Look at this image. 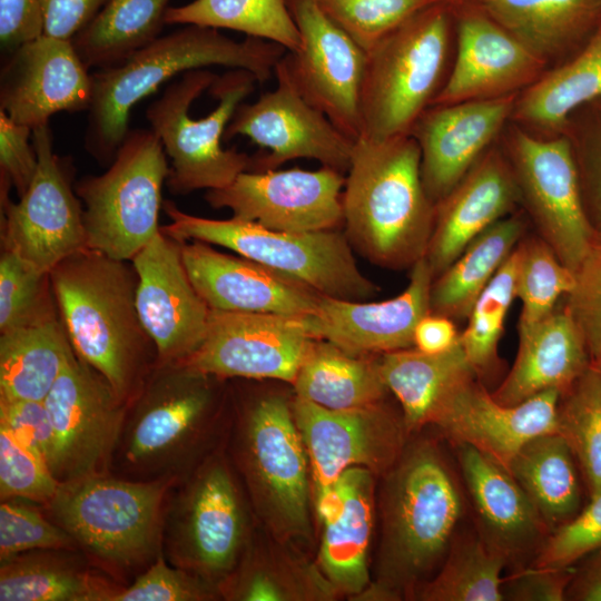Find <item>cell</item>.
Returning a JSON list of instances; mask_svg holds the SVG:
<instances>
[{"instance_id":"6da1fadb","label":"cell","mask_w":601,"mask_h":601,"mask_svg":"<svg viewBox=\"0 0 601 601\" xmlns=\"http://www.w3.org/2000/svg\"><path fill=\"white\" fill-rule=\"evenodd\" d=\"M376 502L381 535L374 578L356 600L415 597L449 551L462 516L456 480L435 445L416 442L384 474Z\"/></svg>"},{"instance_id":"7a4b0ae2","label":"cell","mask_w":601,"mask_h":601,"mask_svg":"<svg viewBox=\"0 0 601 601\" xmlns=\"http://www.w3.org/2000/svg\"><path fill=\"white\" fill-rule=\"evenodd\" d=\"M50 279L76 355L130 403L157 364L136 306L132 263L85 247L55 266Z\"/></svg>"},{"instance_id":"3957f363","label":"cell","mask_w":601,"mask_h":601,"mask_svg":"<svg viewBox=\"0 0 601 601\" xmlns=\"http://www.w3.org/2000/svg\"><path fill=\"white\" fill-rule=\"evenodd\" d=\"M346 174L343 226L352 248L376 266L412 268L426 254L435 218L417 141L359 137Z\"/></svg>"},{"instance_id":"277c9868","label":"cell","mask_w":601,"mask_h":601,"mask_svg":"<svg viewBox=\"0 0 601 601\" xmlns=\"http://www.w3.org/2000/svg\"><path fill=\"white\" fill-rule=\"evenodd\" d=\"M286 52L272 41L254 37L237 41L196 24L159 36L120 63L91 73L85 148L98 161H111L129 131L134 106L176 76L223 66L247 70L263 83Z\"/></svg>"},{"instance_id":"5b68a950","label":"cell","mask_w":601,"mask_h":601,"mask_svg":"<svg viewBox=\"0 0 601 601\" xmlns=\"http://www.w3.org/2000/svg\"><path fill=\"white\" fill-rule=\"evenodd\" d=\"M256 82L244 69H230L219 77L197 69L170 82L148 106L146 118L170 161L166 183L170 193L224 188L253 169V157L225 149L221 139Z\"/></svg>"},{"instance_id":"8992f818","label":"cell","mask_w":601,"mask_h":601,"mask_svg":"<svg viewBox=\"0 0 601 601\" xmlns=\"http://www.w3.org/2000/svg\"><path fill=\"white\" fill-rule=\"evenodd\" d=\"M453 24L452 6L439 1L366 52L361 137L386 140L411 134L443 87Z\"/></svg>"},{"instance_id":"52a82bcc","label":"cell","mask_w":601,"mask_h":601,"mask_svg":"<svg viewBox=\"0 0 601 601\" xmlns=\"http://www.w3.org/2000/svg\"><path fill=\"white\" fill-rule=\"evenodd\" d=\"M164 209L170 219L160 226L166 235L180 242L200 240L228 248L322 296L366 300L378 290L358 268L344 231L273 230L235 217L210 219L190 215L169 200L164 203Z\"/></svg>"},{"instance_id":"ba28073f","label":"cell","mask_w":601,"mask_h":601,"mask_svg":"<svg viewBox=\"0 0 601 601\" xmlns=\"http://www.w3.org/2000/svg\"><path fill=\"white\" fill-rule=\"evenodd\" d=\"M236 436V462L269 536L290 546L309 543V463L292 403L278 395L254 401L243 411Z\"/></svg>"},{"instance_id":"9c48e42d","label":"cell","mask_w":601,"mask_h":601,"mask_svg":"<svg viewBox=\"0 0 601 601\" xmlns=\"http://www.w3.org/2000/svg\"><path fill=\"white\" fill-rule=\"evenodd\" d=\"M213 377L183 363L152 368L128 405L117 443L129 472L175 479L194 460L211 424Z\"/></svg>"},{"instance_id":"30bf717a","label":"cell","mask_w":601,"mask_h":601,"mask_svg":"<svg viewBox=\"0 0 601 601\" xmlns=\"http://www.w3.org/2000/svg\"><path fill=\"white\" fill-rule=\"evenodd\" d=\"M168 157L151 129L129 130L109 168L82 177L75 191L83 209L87 247L129 260L160 231Z\"/></svg>"},{"instance_id":"8fae6325","label":"cell","mask_w":601,"mask_h":601,"mask_svg":"<svg viewBox=\"0 0 601 601\" xmlns=\"http://www.w3.org/2000/svg\"><path fill=\"white\" fill-rule=\"evenodd\" d=\"M174 480L127 481L92 474L60 484L49 506L58 525L91 555L129 568L155 555L165 495Z\"/></svg>"},{"instance_id":"7c38bea8","label":"cell","mask_w":601,"mask_h":601,"mask_svg":"<svg viewBox=\"0 0 601 601\" xmlns=\"http://www.w3.org/2000/svg\"><path fill=\"white\" fill-rule=\"evenodd\" d=\"M248 543L247 518L223 455L207 457L174 502L167 530L169 555L218 589ZM219 592V591H218Z\"/></svg>"},{"instance_id":"4fadbf2b","label":"cell","mask_w":601,"mask_h":601,"mask_svg":"<svg viewBox=\"0 0 601 601\" xmlns=\"http://www.w3.org/2000/svg\"><path fill=\"white\" fill-rule=\"evenodd\" d=\"M509 162L534 233L575 273L598 235L587 214L570 140H542L518 130Z\"/></svg>"},{"instance_id":"5bb4252c","label":"cell","mask_w":601,"mask_h":601,"mask_svg":"<svg viewBox=\"0 0 601 601\" xmlns=\"http://www.w3.org/2000/svg\"><path fill=\"white\" fill-rule=\"evenodd\" d=\"M32 141L38 165L28 189L13 203L1 187L2 249L50 273L87 247L83 209L67 164L53 151L49 124L32 129Z\"/></svg>"},{"instance_id":"9a60e30c","label":"cell","mask_w":601,"mask_h":601,"mask_svg":"<svg viewBox=\"0 0 601 601\" xmlns=\"http://www.w3.org/2000/svg\"><path fill=\"white\" fill-rule=\"evenodd\" d=\"M292 411L308 457L314 513L346 470L361 466L384 475L406 446L403 418L382 403L329 410L295 397Z\"/></svg>"},{"instance_id":"2e32d148","label":"cell","mask_w":601,"mask_h":601,"mask_svg":"<svg viewBox=\"0 0 601 601\" xmlns=\"http://www.w3.org/2000/svg\"><path fill=\"white\" fill-rule=\"evenodd\" d=\"M53 432L49 467L62 484L104 473L129 403L76 353L45 398Z\"/></svg>"},{"instance_id":"e0dca14e","label":"cell","mask_w":601,"mask_h":601,"mask_svg":"<svg viewBox=\"0 0 601 601\" xmlns=\"http://www.w3.org/2000/svg\"><path fill=\"white\" fill-rule=\"evenodd\" d=\"M299 33L280 59L298 92L351 139L361 137V90L366 52L316 0H285Z\"/></svg>"},{"instance_id":"ac0fdd59","label":"cell","mask_w":601,"mask_h":601,"mask_svg":"<svg viewBox=\"0 0 601 601\" xmlns=\"http://www.w3.org/2000/svg\"><path fill=\"white\" fill-rule=\"evenodd\" d=\"M275 89L252 104L242 102L224 138L248 137L265 154L255 156L254 171L276 169L294 159H313L345 174L354 141L295 88L280 60L275 67Z\"/></svg>"},{"instance_id":"d6986e66","label":"cell","mask_w":601,"mask_h":601,"mask_svg":"<svg viewBox=\"0 0 601 601\" xmlns=\"http://www.w3.org/2000/svg\"><path fill=\"white\" fill-rule=\"evenodd\" d=\"M345 175L331 167L246 170L233 183L207 190L213 208H228L233 217L273 230L311 233L343 225Z\"/></svg>"},{"instance_id":"ffe728a7","label":"cell","mask_w":601,"mask_h":601,"mask_svg":"<svg viewBox=\"0 0 601 601\" xmlns=\"http://www.w3.org/2000/svg\"><path fill=\"white\" fill-rule=\"evenodd\" d=\"M313 339L304 317L210 309L203 343L183 364L218 378L293 384Z\"/></svg>"},{"instance_id":"44dd1931","label":"cell","mask_w":601,"mask_h":601,"mask_svg":"<svg viewBox=\"0 0 601 601\" xmlns=\"http://www.w3.org/2000/svg\"><path fill=\"white\" fill-rule=\"evenodd\" d=\"M136 306L156 365L185 362L203 343L210 308L186 270L181 242L160 231L132 258Z\"/></svg>"},{"instance_id":"7402d4cb","label":"cell","mask_w":601,"mask_h":601,"mask_svg":"<svg viewBox=\"0 0 601 601\" xmlns=\"http://www.w3.org/2000/svg\"><path fill=\"white\" fill-rule=\"evenodd\" d=\"M560 395L549 390L508 406L495 401L473 376L439 401L427 424L437 426L454 445H470L508 470L524 444L556 432Z\"/></svg>"},{"instance_id":"603a6c76","label":"cell","mask_w":601,"mask_h":601,"mask_svg":"<svg viewBox=\"0 0 601 601\" xmlns=\"http://www.w3.org/2000/svg\"><path fill=\"white\" fill-rule=\"evenodd\" d=\"M451 6L457 36L456 57L432 106L514 95L541 77L544 60L475 0Z\"/></svg>"},{"instance_id":"cb8c5ba5","label":"cell","mask_w":601,"mask_h":601,"mask_svg":"<svg viewBox=\"0 0 601 601\" xmlns=\"http://www.w3.org/2000/svg\"><path fill=\"white\" fill-rule=\"evenodd\" d=\"M8 56L0 110L11 120L35 129L58 112L88 111L92 77L72 40L41 35Z\"/></svg>"},{"instance_id":"d4e9b609","label":"cell","mask_w":601,"mask_h":601,"mask_svg":"<svg viewBox=\"0 0 601 601\" xmlns=\"http://www.w3.org/2000/svg\"><path fill=\"white\" fill-rule=\"evenodd\" d=\"M433 279L423 257L412 266L407 287L391 299L363 302L321 296L315 313L304 316L307 329L314 338L354 354L412 348L416 324L431 313Z\"/></svg>"},{"instance_id":"484cf974","label":"cell","mask_w":601,"mask_h":601,"mask_svg":"<svg viewBox=\"0 0 601 601\" xmlns=\"http://www.w3.org/2000/svg\"><path fill=\"white\" fill-rule=\"evenodd\" d=\"M183 260L195 288L214 311L304 317L322 295L240 255L200 240L181 242Z\"/></svg>"},{"instance_id":"4316f807","label":"cell","mask_w":601,"mask_h":601,"mask_svg":"<svg viewBox=\"0 0 601 601\" xmlns=\"http://www.w3.org/2000/svg\"><path fill=\"white\" fill-rule=\"evenodd\" d=\"M514 106L515 95H509L433 105L422 114L410 135L420 146L422 183L434 205L483 156Z\"/></svg>"},{"instance_id":"83f0119b","label":"cell","mask_w":601,"mask_h":601,"mask_svg":"<svg viewBox=\"0 0 601 601\" xmlns=\"http://www.w3.org/2000/svg\"><path fill=\"white\" fill-rule=\"evenodd\" d=\"M375 476L361 466L346 470L315 513L321 529L315 562L337 597L356 600L372 580L368 559L377 511Z\"/></svg>"},{"instance_id":"f1b7e54d","label":"cell","mask_w":601,"mask_h":601,"mask_svg":"<svg viewBox=\"0 0 601 601\" xmlns=\"http://www.w3.org/2000/svg\"><path fill=\"white\" fill-rule=\"evenodd\" d=\"M520 203L509 160L484 154L435 205L433 231L424 258L433 277L442 274L487 227L514 213Z\"/></svg>"},{"instance_id":"f546056e","label":"cell","mask_w":601,"mask_h":601,"mask_svg":"<svg viewBox=\"0 0 601 601\" xmlns=\"http://www.w3.org/2000/svg\"><path fill=\"white\" fill-rule=\"evenodd\" d=\"M590 365L583 334L562 298L549 316L519 335L515 361L491 394L508 406L549 390L562 394Z\"/></svg>"},{"instance_id":"4dcf8cb0","label":"cell","mask_w":601,"mask_h":601,"mask_svg":"<svg viewBox=\"0 0 601 601\" xmlns=\"http://www.w3.org/2000/svg\"><path fill=\"white\" fill-rule=\"evenodd\" d=\"M456 447L485 541L506 559L531 549L549 529L524 490L490 456L470 445Z\"/></svg>"},{"instance_id":"1f68e13d","label":"cell","mask_w":601,"mask_h":601,"mask_svg":"<svg viewBox=\"0 0 601 601\" xmlns=\"http://www.w3.org/2000/svg\"><path fill=\"white\" fill-rule=\"evenodd\" d=\"M293 546L270 536L252 543L230 574L218 585L219 595L237 601H329L334 589L311 562Z\"/></svg>"},{"instance_id":"d6a6232c","label":"cell","mask_w":601,"mask_h":601,"mask_svg":"<svg viewBox=\"0 0 601 601\" xmlns=\"http://www.w3.org/2000/svg\"><path fill=\"white\" fill-rule=\"evenodd\" d=\"M529 219L512 213L477 235L432 282L430 311L452 321L467 319L471 308L528 233Z\"/></svg>"},{"instance_id":"836d02e7","label":"cell","mask_w":601,"mask_h":601,"mask_svg":"<svg viewBox=\"0 0 601 601\" xmlns=\"http://www.w3.org/2000/svg\"><path fill=\"white\" fill-rule=\"evenodd\" d=\"M73 354L60 313L0 333V398L45 401Z\"/></svg>"},{"instance_id":"e575fe53","label":"cell","mask_w":601,"mask_h":601,"mask_svg":"<svg viewBox=\"0 0 601 601\" xmlns=\"http://www.w3.org/2000/svg\"><path fill=\"white\" fill-rule=\"evenodd\" d=\"M296 397L329 410L382 403L388 391L378 359L314 338L293 382Z\"/></svg>"},{"instance_id":"d590c367","label":"cell","mask_w":601,"mask_h":601,"mask_svg":"<svg viewBox=\"0 0 601 601\" xmlns=\"http://www.w3.org/2000/svg\"><path fill=\"white\" fill-rule=\"evenodd\" d=\"M475 1L543 60L589 39L601 23V0Z\"/></svg>"},{"instance_id":"8d00e7d4","label":"cell","mask_w":601,"mask_h":601,"mask_svg":"<svg viewBox=\"0 0 601 601\" xmlns=\"http://www.w3.org/2000/svg\"><path fill=\"white\" fill-rule=\"evenodd\" d=\"M382 378L402 407L407 433L427 424L439 401L459 383L476 376L459 342L450 349L427 354L406 348L378 358Z\"/></svg>"},{"instance_id":"74e56055","label":"cell","mask_w":601,"mask_h":601,"mask_svg":"<svg viewBox=\"0 0 601 601\" xmlns=\"http://www.w3.org/2000/svg\"><path fill=\"white\" fill-rule=\"evenodd\" d=\"M577 461L565 440L539 435L516 453L508 471L524 490L549 530L554 531L582 510Z\"/></svg>"},{"instance_id":"f35d334b","label":"cell","mask_w":601,"mask_h":601,"mask_svg":"<svg viewBox=\"0 0 601 601\" xmlns=\"http://www.w3.org/2000/svg\"><path fill=\"white\" fill-rule=\"evenodd\" d=\"M598 99H601V23L573 59L525 89L513 114L525 124L556 128L575 109Z\"/></svg>"},{"instance_id":"ab89813d","label":"cell","mask_w":601,"mask_h":601,"mask_svg":"<svg viewBox=\"0 0 601 601\" xmlns=\"http://www.w3.org/2000/svg\"><path fill=\"white\" fill-rule=\"evenodd\" d=\"M169 0H108L72 43L87 68L120 63L160 36Z\"/></svg>"},{"instance_id":"60d3db41","label":"cell","mask_w":601,"mask_h":601,"mask_svg":"<svg viewBox=\"0 0 601 601\" xmlns=\"http://www.w3.org/2000/svg\"><path fill=\"white\" fill-rule=\"evenodd\" d=\"M49 551L1 561L0 601H109L118 589Z\"/></svg>"},{"instance_id":"b9f144b4","label":"cell","mask_w":601,"mask_h":601,"mask_svg":"<svg viewBox=\"0 0 601 601\" xmlns=\"http://www.w3.org/2000/svg\"><path fill=\"white\" fill-rule=\"evenodd\" d=\"M166 24L228 29L280 45L298 47L299 33L285 0H193L169 7Z\"/></svg>"},{"instance_id":"7bdbcfd3","label":"cell","mask_w":601,"mask_h":601,"mask_svg":"<svg viewBox=\"0 0 601 601\" xmlns=\"http://www.w3.org/2000/svg\"><path fill=\"white\" fill-rule=\"evenodd\" d=\"M506 556L480 538L451 543L439 573L426 580L415 597L423 601L504 600L501 572Z\"/></svg>"},{"instance_id":"ee69618b","label":"cell","mask_w":601,"mask_h":601,"mask_svg":"<svg viewBox=\"0 0 601 601\" xmlns=\"http://www.w3.org/2000/svg\"><path fill=\"white\" fill-rule=\"evenodd\" d=\"M556 432L582 473L589 497L601 492V368H589L560 395Z\"/></svg>"},{"instance_id":"f6af8a7d","label":"cell","mask_w":601,"mask_h":601,"mask_svg":"<svg viewBox=\"0 0 601 601\" xmlns=\"http://www.w3.org/2000/svg\"><path fill=\"white\" fill-rule=\"evenodd\" d=\"M518 264L519 253L515 247L474 302L466 319L467 325L460 333L463 351L481 382L494 377L502 367L499 343L506 314L516 298Z\"/></svg>"},{"instance_id":"bcb514c9","label":"cell","mask_w":601,"mask_h":601,"mask_svg":"<svg viewBox=\"0 0 601 601\" xmlns=\"http://www.w3.org/2000/svg\"><path fill=\"white\" fill-rule=\"evenodd\" d=\"M516 249L515 293L522 305L518 333L522 335L549 316L573 289L575 273L535 233H526Z\"/></svg>"},{"instance_id":"7dc6e473","label":"cell","mask_w":601,"mask_h":601,"mask_svg":"<svg viewBox=\"0 0 601 601\" xmlns=\"http://www.w3.org/2000/svg\"><path fill=\"white\" fill-rule=\"evenodd\" d=\"M59 313L50 273L2 249L0 257V333Z\"/></svg>"},{"instance_id":"c3c4849f","label":"cell","mask_w":601,"mask_h":601,"mask_svg":"<svg viewBox=\"0 0 601 601\" xmlns=\"http://www.w3.org/2000/svg\"><path fill=\"white\" fill-rule=\"evenodd\" d=\"M442 0H316L365 52L422 9Z\"/></svg>"},{"instance_id":"681fc988","label":"cell","mask_w":601,"mask_h":601,"mask_svg":"<svg viewBox=\"0 0 601 601\" xmlns=\"http://www.w3.org/2000/svg\"><path fill=\"white\" fill-rule=\"evenodd\" d=\"M60 483L47 462L0 427V496L49 504Z\"/></svg>"},{"instance_id":"f907efd6","label":"cell","mask_w":601,"mask_h":601,"mask_svg":"<svg viewBox=\"0 0 601 601\" xmlns=\"http://www.w3.org/2000/svg\"><path fill=\"white\" fill-rule=\"evenodd\" d=\"M76 541L37 510L11 499L0 505V560L35 550H70Z\"/></svg>"},{"instance_id":"816d5d0a","label":"cell","mask_w":601,"mask_h":601,"mask_svg":"<svg viewBox=\"0 0 601 601\" xmlns=\"http://www.w3.org/2000/svg\"><path fill=\"white\" fill-rule=\"evenodd\" d=\"M219 595L218 589L203 578L181 568L157 561L132 584L117 589L109 601H205Z\"/></svg>"},{"instance_id":"f5cc1de1","label":"cell","mask_w":601,"mask_h":601,"mask_svg":"<svg viewBox=\"0 0 601 601\" xmlns=\"http://www.w3.org/2000/svg\"><path fill=\"white\" fill-rule=\"evenodd\" d=\"M601 548V492L542 544L535 566L568 569Z\"/></svg>"},{"instance_id":"db71d44e","label":"cell","mask_w":601,"mask_h":601,"mask_svg":"<svg viewBox=\"0 0 601 601\" xmlns=\"http://www.w3.org/2000/svg\"><path fill=\"white\" fill-rule=\"evenodd\" d=\"M563 302L583 334L591 364L601 368V236L575 272L574 287Z\"/></svg>"},{"instance_id":"11a10c76","label":"cell","mask_w":601,"mask_h":601,"mask_svg":"<svg viewBox=\"0 0 601 601\" xmlns=\"http://www.w3.org/2000/svg\"><path fill=\"white\" fill-rule=\"evenodd\" d=\"M0 427L49 465L53 432L43 401L0 398Z\"/></svg>"},{"instance_id":"9f6ffc18","label":"cell","mask_w":601,"mask_h":601,"mask_svg":"<svg viewBox=\"0 0 601 601\" xmlns=\"http://www.w3.org/2000/svg\"><path fill=\"white\" fill-rule=\"evenodd\" d=\"M38 165L32 129L11 120L0 110L1 183L13 187L18 196L28 189Z\"/></svg>"},{"instance_id":"6f0895ef","label":"cell","mask_w":601,"mask_h":601,"mask_svg":"<svg viewBox=\"0 0 601 601\" xmlns=\"http://www.w3.org/2000/svg\"><path fill=\"white\" fill-rule=\"evenodd\" d=\"M573 566L551 569L533 566L503 582L504 599L521 601H562L573 577Z\"/></svg>"},{"instance_id":"680465c9","label":"cell","mask_w":601,"mask_h":601,"mask_svg":"<svg viewBox=\"0 0 601 601\" xmlns=\"http://www.w3.org/2000/svg\"><path fill=\"white\" fill-rule=\"evenodd\" d=\"M43 35L41 0H0V45L11 53Z\"/></svg>"},{"instance_id":"91938a15","label":"cell","mask_w":601,"mask_h":601,"mask_svg":"<svg viewBox=\"0 0 601 601\" xmlns=\"http://www.w3.org/2000/svg\"><path fill=\"white\" fill-rule=\"evenodd\" d=\"M108 0H41L43 35L72 40Z\"/></svg>"},{"instance_id":"94428289","label":"cell","mask_w":601,"mask_h":601,"mask_svg":"<svg viewBox=\"0 0 601 601\" xmlns=\"http://www.w3.org/2000/svg\"><path fill=\"white\" fill-rule=\"evenodd\" d=\"M577 166L589 220L597 235L601 236V131Z\"/></svg>"},{"instance_id":"6125c7cd","label":"cell","mask_w":601,"mask_h":601,"mask_svg":"<svg viewBox=\"0 0 601 601\" xmlns=\"http://www.w3.org/2000/svg\"><path fill=\"white\" fill-rule=\"evenodd\" d=\"M460 338L454 321L436 314H427L414 329V347L423 353L437 354L453 347Z\"/></svg>"},{"instance_id":"be15d7a7","label":"cell","mask_w":601,"mask_h":601,"mask_svg":"<svg viewBox=\"0 0 601 601\" xmlns=\"http://www.w3.org/2000/svg\"><path fill=\"white\" fill-rule=\"evenodd\" d=\"M574 570L565 600L601 601V548L591 552Z\"/></svg>"},{"instance_id":"e7e4bbea","label":"cell","mask_w":601,"mask_h":601,"mask_svg":"<svg viewBox=\"0 0 601 601\" xmlns=\"http://www.w3.org/2000/svg\"><path fill=\"white\" fill-rule=\"evenodd\" d=\"M442 1L447 2L450 4H456V3L469 1V0H442Z\"/></svg>"}]
</instances>
